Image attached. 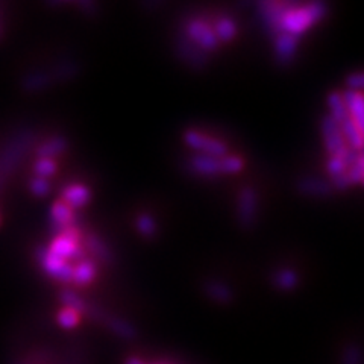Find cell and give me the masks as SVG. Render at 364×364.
Masks as SVG:
<instances>
[{
  "instance_id": "cell-1",
  "label": "cell",
  "mask_w": 364,
  "mask_h": 364,
  "mask_svg": "<svg viewBox=\"0 0 364 364\" xmlns=\"http://www.w3.org/2000/svg\"><path fill=\"white\" fill-rule=\"evenodd\" d=\"M328 5L323 2H308L298 3L290 2L287 11L282 15L280 34H289L299 38L307 30L327 17Z\"/></svg>"
},
{
  "instance_id": "cell-2",
  "label": "cell",
  "mask_w": 364,
  "mask_h": 364,
  "mask_svg": "<svg viewBox=\"0 0 364 364\" xmlns=\"http://www.w3.org/2000/svg\"><path fill=\"white\" fill-rule=\"evenodd\" d=\"M35 142V134L32 131L25 129L21 133L15 134L10 142H8L3 149L0 151V176H10L15 167H17L25 155L30 149V146Z\"/></svg>"
},
{
  "instance_id": "cell-3",
  "label": "cell",
  "mask_w": 364,
  "mask_h": 364,
  "mask_svg": "<svg viewBox=\"0 0 364 364\" xmlns=\"http://www.w3.org/2000/svg\"><path fill=\"white\" fill-rule=\"evenodd\" d=\"M182 34L187 37L189 40L196 46V48H199L205 53L218 50L219 46H220L218 37H215V34H214L213 26L202 19L189 20L187 25L184 26Z\"/></svg>"
},
{
  "instance_id": "cell-4",
  "label": "cell",
  "mask_w": 364,
  "mask_h": 364,
  "mask_svg": "<svg viewBox=\"0 0 364 364\" xmlns=\"http://www.w3.org/2000/svg\"><path fill=\"white\" fill-rule=\"evenodd\" d=\"M184 143L196 153L208 155V157H213L218 160L223 158L224 155H228V146L224 144L222 140L210 137V135H205L202 133H199V131L196 129L185 131Z\"/></svg>"
},
{
  "instance_id": "cell-5",
  "label": "cell",
  "mask_w": 364,
  "mask_h": 364,
  "mask_svg": "<svg viewBox=\"0 0 364 364\" xmlns=\"http://www.w3.org/2000/svg\"><path fill=\"white\" fill-rule=\"evenodd\" d=\"M258 211H260V200L258 195L253 187H245L240 191L237 199V222L240 228L245 231H249L255 228L258 220Z\"/></svg>"
},
{
  "instance_id": "cell-6",
  "label": "cell",
  "mask_w": 364,
  "mask_h": 364,
  "mask_svg": "<svg viewBox=\"0 0 364 364\" xmlns=\"http://www.w3.org/2000/svg\"><path fill=\"white\" fill-rule=\"evenodd\" d=\"M320 133L325 149L329 153V157H338L345 160L347 152H349V147L345 142L338 123L329 115H325L320 123Z\"/></svg>"
},
{
  "instance_id": "cell-7",
  "label": "cell",
  "mask_w": 364,
  "mask_h": 364,
  "mask_svg": "<svg viewBox=\"0 0 364 364\" xmlns=\"http://www.w3.org/2000/svg\"><path fill=\"white\" fill-rule=\"evenodd\" d=\"M37 258L48 275L57 278V280L63 282L73 281V266L68 265L64 260L57 258L55 255H52L48 251V247H40V249L37 251Z\"/></svg>"
},
{
  "instance_id": "cell-8",
  "label": "cell",
  "mask_w": 364,
  "mask_h": 364,
  "mask_svg": "<svg viewBox=\"0 0 364 364\" xmlns=\"http://www.w3.org/2000/svg\"><path fill=\"white\" fill-rule=\"evenodd\" d=\"M290 2H282V0H267V2L258 3V14L262 23L267 26V30L274 35H280V25L282 15L287 11Z\"/></svg>"
},
{
  "instance_id": "cell-9",
  "label": "cell",
  "mask_w": 364,
  "mask_h": 364,
  "mask_svg": "<svg viewBox=\"0 0 364 364\" xmlns=\"http://www.w3.org/2000/svg\"><path fill=\"white\" fill-rule=\"evenodd\" d=\"M48 251L52 255H55L57 258L64 260L67 262L68 260H81L84 257V249L81 247L79 242L63 234H59L58 237L53 238V242L48 247Z\"/></svg>"
},
{
  "instance_id": "cell-10",
  "label": "cell",
  "mask_w": 364,
  "mask_h": 364,
  "mask_svg": "<svg viewBox=\"0 0 364 364\" xmlns=\"http://www.w3.org/2000/svg\"><path fill=\"white\" fill-rule=\"evenodd\" d=\"M176 52L182 61H185V63L191 66L193 68H196V70H200V68H204L207 66L208 53L196 48V46L193 44L184 34L178 38Z\"/></svg>"
},
{
  "instance_id": "cell-11",
  "label": "cell",
  "mask_w": 364,
  "mask_h": 364,
  "mask_svg": "<svg viewBox=\"0 0 364 364\" xmlns=\"http://www.w3.org/2000/svg\"><path fill=\"white\" fill-rule=\"evenodd\" d=\"M274 40H275L274 52H275V58L278 63L290 64L294 59V57H296L299 38L289 35V34H280V35H276Z\"/></svg>"
},
{
  "instance_id": "cell-12",
  "label": "cell",
  "mask_w": 364,
  "mask_h": 364,
  "mask_svg": "<svg viewBox=\"0 0 364 364\" xmlns=\"http://www.w3.org/2000/svg\"><path fill=\"white\" fill-rule=\"evenodd\" d=\"M298 191L309 198H328L332 195L334 189H332L331 182L322 180V178L305 176L298 181Z\"/></svg>"
},
{
  "instance_id": "cell-13",
  "label": "cell",
  "mask_w": 364,
  "mask_h": 364,
  "mask_svg": "<svg viewBox=\"0 0 364 364\" xmlns=\"http://www.w3.org/2000/svg\"><path fill=\"white\" fill-rule=\"evenodd\" d=\"M342 95L345 99L347 113H349V117L352 119L355 125H357L364 138V93L346 90Z\"/></svg>"
},
{
  "instance_id": "cell-14",
  "label": "cell",
  "mask_w": 364,
  "mask_h": 364,
  "mask_svg": "<svg viewBox=\"0 0 364 364\" xmlns=\"http://www.w3.org/2000/svg\"><path fill=\"white\" fill-rule=\"evenodd\" d=\"M190 169L200 178H218L220 176V161L218 158L208 157V155L195 153L190 158Z\"/></svg>"
},
{
  "instance_id": "cell-15",
  "label": "cell",
  "mask_w": 364,
  "mask_h": 364,
  "mask_svg": "<svg viewBox=\"0 0 364 364\" xmlns=\"http://www.w3.org/2000/svg\"><path fill=\"white\" fill-rule=\"evenodd\" d=\"M91 199V191L88 190V187H85L82 184H72L68 185V187L64 189L63 191V202L70 207L72 210L73 208H81L85 207Z\"/></svg>"
},
{
  "instance_id": "cell-16",
  "label": "cell",
  "mask_w": 364,
  "mask_h": 364,
  "mask_svg": "<svg viewBox=\"0 0 364 364\" xmlns=\"http://www.w3.org/2000/svg\"><path fill=\"white\" fill-rule=\"evenodd\" d=\"M327 105L329 110V117L334 119L338 125H342L345 120L349 119V113H347V108L345 104L343 95L340 91H332L327 97Z\"/></svg>"
},
{
  "instance_id": "cell-17",
  "label": "cell",
  "mask_w": 364,
  "mask_h": 364,
  "mask_svg": "<svg viewBox=\"0 0 364 364\" xmlns=\"http://www.w3.org/2000/svg\"><path fill=\"white\" fill-rule=\"evenodd\" d=\"M340 129H342V135L351 151H355V152L364 151V138L360 133V129L352 122L351 117L345 120L342 125H340Z\"/></svg>"
},
{
  "instance_id": "cell-18",
  "label": "cell",
  "mask_w": 364,
  "mask_h": 364,
  "mask_svg": "<svg viewBox=\"0 0 364 364\" xmlns=\"http://www.w3.org/2000/svg\"><path fill=\"white\" fill-rule=\"evenodd\" d=\"M50 218L59 231L66 229L68 227H73V222H75L73 210L70 207H67L63 200H59V202H55L52 205Z\"/></svg>"
},
{
  "instance_id": "cell-19",
  "label": "cell",
  "mask_w": 364,
  "mask_h": 364,
  "mask_svg": "<svg viewBox=\"0 0 364 364\" xmlns=\"http://www.w3.org/2000/svg\"><path fill=\"white\" fill-rule=\"evenodd\" d=\"M96 274H97V269H96L95 262L84 258L73 267V281L72 282L79 285V287H85V285H88L93 280H95Z\"/></svg>"
},
{
  "instance_id": "cell-20",
  "label": "cell",
  "mask_w": 364,
  "mask_h": 364,
  "mask_svg": "<svg viewBox=\"0 0 364 364\" xmlns=\"http://www.w3.org/2000/svg\"><path fill=\"white\" fill-rule=\"evenodd\" d=\"M272 282L278 290L293 291L299 285L300 280H299V275L294 272L293 269H280L274 274Z\"/></svg>"
},
{
  "instance_id": "cell-21",
  "label": "cell",
  "mask_w": 364,
  "mask_h": 364,
  "mask_svg": "<svg viewBox=\"0 0 364 364\" xmlns=\"http://www.w3.org/2000/svg\"><path fill=\"white\" fill-rule=\"evenodd\" d=\"M85 246H87V249L95 255L96 258H99V261L105 262V265L113 262V253L110 247H108V245L99 236L88 234L87 238H85Z\"/></svg>"
},
{
  "instance_id": "cell-22",
  "label": "cell",
  "mask_w": 364,
  "mask_h": 364,
  "mask_svg": "<svg viewBox=\"0 0 364 364\" xmlns=\"http://www.w3.org/2000/svg\"><path fill=\"white\" fill-rule=\"evenodd\" d=\"M67 146L68 143L64 137H52L49 138V140H46L44 143L38 146L37 155H38V158L52 160L53 157H57V155L63 153L67 149Z\"/></svg>"
},
{
  "instance_id": "cell-23",
  "label": "cell",
  "mask_w": 364,
  "mask_h": 364,
  "mask_svg": "<svg viewBox=\"0 0 364 364\" xmlns=\"http://www.w3.org/2000/svg\"><path fill=\"white\" fill-rule=\"evenodd\" d=\"M214 29V34L218 37L219 43H229L236 38L237 32H238V26L237 23L232 20L231 17H222L218 21H215V25L213 26Z\"/></svg>"
},
{
  "instance_id": "cell-24",
  "label": "cell",
  "mask_w": 364,
  "mask_h": 364,
  "mask_svg": "<svg viewBox=\"0 0 364 364\" xmlns=\"http://www.w3.org/2000/svg\"><path fill=\"white\" fill-rule=\"evenodd\" d=\"M52 82L53 77L50 72H37L28 75L25 79H23V88L29 93H37L50 87Z\"/></svg>"
},
{
  "instance_id": "cell-25",
  "label": "cell",
  "mask_w": 364,
  "mask_h": 364,
  "mask_svg": "<svg viewBox=\"0 0 364 364\" xmlns=\"http://www.w3.org/2000/svg\"><path fill=\"white\" fill-rule=\"evenodd\" d=\"M207 296L219 304H229L232 300V291L224 282L220 281H207L205 284Z\"/></svg>"
},
{
  "instance_id": "cell-26",
  "label": "cell",
  "mask_w": 364,
  "mask_h": 364,
  "mask_svg": "<svg viewBox=\"0 0 364 364\" xmlns=\"http://www.w3.org/2000/svg\"><path fill=\"white\" fill-rule=\"evenodd\" d=\"M135 228L138 231V234L146 240H153L158 236V223L149 213H142L137 215Z\"/></svg>"
},
{
  "instance_id": "cell-27",
  "label": "cell",
  "mask_w": 364,
  "mask_h": 364,
  "mask_svg": "<svg viewBox=\"0 0 364 364\" xmlns=\"http://www.w3.org/2000/svg\"><path fill=\"white\" fill-rule=\"evenodd\" d=\"M220 161V173L222 175H237L243 170L245 167V161L237 157V155H224Z\"/></svg>"
},
{
  "instance_id": "cell-28",
  "label": "cell",
  "mask_w": 364,
  "mask_h": 364,
  "mask_svg": "<svg viewBox=\"0 0 364 364\" xmlns=\"http://www.w3.org/2000/svg\"><path fill=\"white\" fill-rule=\"evenodd\" d=\"M346 176H347V180H349L351 187L355 184H361L363 178H364V151L360 152L358 158L352 162L351 167H347Z\"/></svg>"
},
{
  "instance_id": "cell-29",
  "label": "cell",
  "mask_w": 364,
  "mask_h": 364,
  "mask_svg": "<svg viewBox=\"0 0 364 364\" xmlns=\"http://www.w3.org/2000/svg\"><path fill=\"white\" fill-rule=\"evenodd\" d=\"M61 300H63V304L67 308L76 309L79 314L87 312V304H85V300L79 296V294L72 290H64L63 293H61Z\"/></svg>"
},
{
  "instance_id": "cell-30",
  "label": "cell",
  "mask_w": 364,
  "mask_h": 364,
  "mask_svg": "<svg viewBox=\"0 0 364 364\" xmlns=\"http://www.w3.org/2000/svg\"><path fill=\"white\" fill-rule=\"evenodd\" d=\"M108 325H110V329L114 332V334H117L119 337H123V338L135 337L134 327H131V325L125 320L117 319V317H111V319H108Z\"/></svg>"
},
{
  "instance_id": "cell-31",
  "label": "cell",
  "mask_w": 364,
  "mask_h": 364,
  "mask_svg": "<svg viewBox=\"0 0 364 364\" xmlns=\"http://www.w3.org/2000/svg\"><path fill=\"white\" fill-rule=\"evenodd\" d=\"M34 173L37 178L48 180L57 173V162L49 158H38L34 164Z\"/></svg>"
},
{
  "instance_id": "cell-32",
  "label": "cell",
  "mask_w": 364,
  "mask_h": 364,
  "mask_svg": "<svg viewBox=\"0 0 364 364\" xmlns=\"http://www.w3.org/2000/svg\"><path fill=\"white\" fill-rule=\"evenodd\" d=\"M57 320L61 325V327L66 328V329H72L75 328L77 323L81 320V314L76 312V309L72 308H67L64 307L57 316Z\"/></svg>"
},
{
  "instance_id": "cell-33",
  "label": "cell",
  "mask_w": 364,
  "mask_h": 364,
  "mask_svg": "<svg viewBox=\"0 0 364 364\" xmlns=\"http://www.w3.org/2000/svg\"><path fill=\"white\" fill-rule=\"evenodd\" d=\"M346 162L343 158H338V157H329L328 162H327V173L331 178V180H334V178L340 176L346 173Z\"/></svg>"
},
{
  "instance_id": "cell-34",
  "label": "cell",
  "mask_w": 364,
  "mask_h": 364,
  "mask_svg": "<svg viewBox=\"0 0 364 364\" xmlns=\"http://www.w3.org/2000/svg\"><path fill=\"white\" fill-rule=\"evenodd\" d=\"M29 189L30 191L34 193L35 196H40V198H44L49 195L50 191V182L48 180H43V178H34L32 181H30L29 184Z\"/></svg>"
},
{
  "instance_id": "cell-35",
  "label": "cell",
  "mask_w": 364,
  "mask_h": 364,
  "mask_svg": "<svg viewBox=\"0 0 364 364\" xmlns=\"http://www.w3.org/2000/svg\"><path fill=\"white\" fill-rule=\"evenodd\" d=\"M345 84H346L347 90L357 91V93H363L364 91V72L351 73L349 76L346 77Z\"/></svg>"
},
{
  "instance_id": "cell-36",
  "label": "cell",
  "mask_w": 364,
  "mask_h": 364,
  "mask_svg": "<svg viewBox=\"0 0 364 364\" xmlns=\"http://www.w3.org/2000/svg\"><path fill=\"white\" fill-rule=\"evenodd\" d=\"M331 185H332V189L334 190H338V191H345L351 187V184H349V180H347V176L346 173L343 175H340L337 178H334V180H331L329 181Z\"/></svg>"
},
{
  "instance_id": "cell-37",
  "label": "cell",
  "mask_w": 364,
  "mask_h": 364,
  "mask_svg": "<svg viewBox=\"0 0 364 364\" xmlns=\"http://www.w3.org/2000/svg\"><path fill=\"white\" fill-rule=\"evenodd\" d=\"M126 364H144L142 360H138V358H128L126 360Z\"/></svg>"
},
{
  "instance_id": "cell-38",
  "label": "cell",
  "mask_w": 364,
  "mask_h": 364,
  "mask_svg": "<svg viewBox=\"0 0 364 364\" xmlns=\"http://www.w3.org/2000/svg\"><path fill=\"white\" fill-rule=\"evenodd\" d=\"M2 182H3V178H2V176H0V185H2Z\"/></svg>"
},
{
  "instance_id": "cell-39",
  "label": "cell",
  "mask_w": 364,
  "mask_h": 364,
  "mask_svg": "<svg viewBox=\"0 0 364 364\" xmlns=\"http://www.w3.org/2000/svg\"><path fill=\"white\" fill-rule=\"evenodd\" d=\"M361 185L364 187V178H363V181H361Z\"/></svg>"
}]
</instances>
